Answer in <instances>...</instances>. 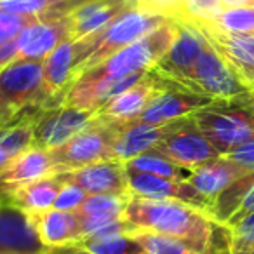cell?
<instances>
[{"mask_svg":"<svg viewBox=\"0 0 254 254\" xmlns=\"http://www.w3.org/2000/svg\"><path fill=\"white\" fill-rule=\"evenodd\" d=\"M18 60H19L18 39L9 40V42H5V44H0V71Z\"/></svg>","mask_w":254,"mask_h":254,"instance_id":"cell-37","label":"cell"},{"mask_svg":"<svg viewBox=\"0 0 254 254\" xmlns=\"http://www.w3.org/2000/svg\"><path fill=\"white\" fill-rule=\"evenodd\" d=\"M35 21H39V19L32 18V16L12 14V12L0 9V44H5L9 40L18 39L19 33Z\"/></svg>","mask_w":254,"mask_h":254,"instance_id":"cell-32","label":"cell"},{"mask_svg":"<svg viewBox=\"0 0 254 254\" xmlns=\"http://www.w3.org/2000/svg\"><path fill=\"white\" fill-rule=\"evenodd\" d=\"M225 7H249L254 5V0H221Z\"/></svg>","mask_w":254,"mask_h":254,"instance_id":"cell-40","label":"cell"},{"mask_svg":"<svg viewBox=\"0 0 254 254\" xmlns=\"http://www.w3.org/2000/svg\"><path fill=\"white\" fill-rule=\"evenodd\" d=\"M153 150L185 171L221 155L202 134L191 115L167 122L166 134Z\"/></svg>","mask_w":254,"mask_h":254,"instance_id":"cell-6","label":"cell"},{"mask_svg":"<svg viewBox=\"0 0 254 254\" xmlns=\"http://www.w3.org/2000/svg\"><path fill=\"white\" fill-rule=\"evenodd\" d=\"M127 233L145 249L146 254H204L193 244L166 233L152 230H132Z\"/></svg>","mask_w":254,"mask_h":254,"instance_id":"cell-26","label":"cell"},{"mask_svg":"<svg viewBox=\"0 0 254 254\" xmlns=\"http://www.w3.org/2000/svg\"><path fill=\"white\" fill-rule=\"evenodd\" d=\"M63 183H73L87 195H131L124 162L103 160L80 169L56 174Z\"/></svg>","mask_w":254,"mask_h":254,"instance_id":"cell-14","label":"cell"},{"mask_svg":"<svg viewBox=\"0 0 254 254\" xmlns=\"http://www.w3.org/2000/svg\"><path fill=\"white\" fill-rule=\"evenodd\" d=\"M230 232H232L230 254L254 249V212L246 219H242L239 225L232 226Z\"/></svg>","mask_w":254,"mask_h":254,"instance_id":"cell-33","label":"cell"},{"mask_svg":"<svg viewBox=\"0 0 254 254\" xmlns=\"http://www.w3.org/2000/svg\"><path fill=\"white\" fill-rule=\"evenodd\" d=\"M131 5L120 0H82L77 7L68 12L71 40H78L108 26L119 14Z\"/></svg>","mask_w":254,"mask_h":254,"instance_id":"cell-19","label":"cell"},{"mask_svg":"<svg viewBox=\"0 0 254 254\" xmlns=\"http://www.w3.org/2000/svg\"><path fill=\"white\" fill-rule=\"evenodd\" d=\"M233 254H254V249L253 251H242V253H233Z\"/></svg>","mask_w":254,"mask_h":254,"instance_id":"cell-42","label":"cell"},{"mask_svg":"<svg viewBox=\"0 0 254 254\" xmlns=\"http://www.w3.org/2000/svg\"><path fill=\"white\" fill-rule=\"evenodd\" d=\"M212 101L214 99L207 98V96L191 92L176 84H171L164 78L162 87L157 89L155 94L150 98L145 110L136 120L153 124V126H162V124H167L171 120L191 115L198 108Z\"/></svg>","mask_w":254,"mask_h":254,"instance_id":"cell-11","label":"cell"},{"mask_svg":"<svg viewBox=\"0 0 254 254\" xmlns=\"http://www.w3.org/2000/svg\"><path fill=\"white\" fill-rule=\"evenodd\" d=\"M191 23V21H188ZM219 56L247 82L254 91V35H240L223 30L216 21L191 23Z\"/></svg>","mask_w":254,"mask_h":254,"instance_id":"cell-10","label":"cell"},{"mask_svg":"<svg viewBox=\"0 0 254 254\" xmlns=\"http://www.w3.org/2000/svg\"><path fill=\"white\" fill-rule=\"evenodd\" d=\"M251 251H253V249H251Z\"/></svg>","mask_w":254,"mask_h":254,"instance_id":"cell-44","label":"cell"},{"mask_svg":"<svg viewBox=\"0 0 254 254\" xmlns=\"http://www.w3.org/2000/svg\"><path fill=\"white\" fill-rule=\"evenodd\" d=\"M113 122L117 126V131L112 145V160H119L124 164L153 150L166 134V124L153 126L139 120H127V122L113 120Z\"/></svg>","mask_w":254,"mask_h":254,"instance_id":"cell-17","label":"cell"},{"mask_svg":"<svg viewBox=\"0 0 254 254\" xmlns=\"http://www.w3.org/2000/svg\"><path fill=\"white\" fill-rule=\"evenodd\" d=\"M197 127L221 155L254 139V91L214 99L191 113Z\"/></svg>","mask_w":254,"mask_h":254,"instance_id":"cell-2","label":"cell"},{"mask_svg":"<svg viewBox=\"0 0 254 254\" xmlns=\"http://www.w3.org/2000/svg\"><path fill=\"white\" fill-rule=\"evenodd\" d=\"M40 254H92L89 253L85 247H82L80 244L73 242V244H64V246H53V247H46Z\"/></svg>","mask_w":254,"mask_h":254,"instance_id":"cell-39","label":"cell"},{"mask_svg":"<svg viewBox=\"0 0 254 254\" xmlns=\"http://www.w3.org/2000/svg\"><path fill=\"white\" fill-rule=\"evenodd\" d=\"M117 126L113 120L96 117L80 132L68 139L64 145L49 150L53 174L80 169L89 164L112 160V145Z\"/></svg>","mask_w":254,"mask_h":254,"instance_id":"cell-5","label":"cell"},{"mask_svg":"<svg viewBox=\"0 0 254 254\" xmlns=\"http://www.w3.org/2000/svg\"><path fill=\"white\" fill-rule=\"evenodd\" d=\"M126 171L129 191L134 197L155 198V200H180L204 212H209L211 209V200H207L190 181H174L169 178L153 176V174L132 169Z\"/></svg>","mask_w":254,"mask_h":254,"instance_id":"cell-13","label":"cell"},{"mask_svg":"<svg viewBox=\"0 0 254 254\" xmlns=\"http://www.w3.org/2000/svg\"><path fill=\"white\" fill-rule=\"evenodd\" d=\"M51 105L53 96L44 82L42 61L18 60L0 71V129Z\"/></svg>","mask_w":254,"mask_h":254,"instance_id":"cell-3","label":"cell"},{"mask_svg":"<svg viewBox=\"0 0 254 254\" xmlns=\"http://www.w3.org/2000/svg\"><path fill=\"white\" fill-rule=\"evenodd\" d=\"M126 169L139 171V173H148L153 176L160 178H169L174 181H188V171L181 169L180 166L173 164L171 160H167L164 155H160L155 150L143 153V155L136 157V159L129 160L124 164Z\"/></svg>","mask_w":254,"mask_h":254,"instance_id":"cell-27","label":"cell"},{"mask_svg":"<svg viewBox=\"0 0 254 254\" xmlns=\"http://www.w3.org/2000/svg\"><path fill=\"white\" fill-rule=\"evenodd\" d=\"M96 113L66 105L40 108L33 119V146L53 150L80 132Z\"/></svg>","mask_w":254,"mask_h":254,"instance_id":"cell-9","label":"cell"},{"mask_svg":"<svg viewBox=\"0 0 254 254\" xmlns=\"http://www.w3.org/2000/svg\"><path fill=\"white\" fill-rule=\"evenodd\" d=\"M174 21L178 28L176 39L162 60L152 68V71H155L171 84L190 91L191 73L202 51L207 46V40L191 23L180 21V19H174Z\"/></svg>","mask_w":254,"mask_h":254,"instance_id":"cell-7","label":"cell"},{"mask_svg":"<svg viewBox=\"0 0 254 254\" xmlns=\"http://www.w3.org/2000/svg\"><path fill=\"white\" fill-rule=\"evenodd\" d=\"M218 23L223 30L240 35H254V5L249 7H225Z\"/></svg>","mask_w":254,"mask_h":254,"instance_id":"cell-30","label":"cell"},{"mask_svg":"<svg viewBox=\"0 0 254 254\" xmlns=\"http://www.w3.org/2000/svg\"><path fill=\"white\" fill-rule=\"evenodd\" d=\"M244 174H247V171L226 159L225 155H219L188 171V181L207 200L212 202L226 187H230L233 181L242 178Z\"/></svg>","mask_w":254,"mask_h":254,"instance_id":"cell-21","label":"cell"},{"mask_svg":"<svg viewBox=\"0 0 254 254\" xmlns=\"http://www.w3.org/2000/svg\"><path fill=\"white\" fill-rule=\"evenodd\" d=\"M190 91L211 99H228L253 89L207 42L191 73Z\"/></svg>","mask_w":254,"mask_h":254,"instance_id":"cell-8","label":"cell"},{"mask_svg":"<svg viewBox=\"0 0 254 254\" xmlns=\"http://www.w3.org/2000/svg\"><path fill=\"white\" fill-rule=\"evenodd\" d=\"M225 157L235 162L237 166H240L247 173H254V139H249V141L239 145L232 152L225 153Z\"/></svg>","mask_w":254,"mask_h":254,"instance_id":"cell-35","label":"cell"},{"mask_svg":"<svg viewBox=\"0 0 254 254\" xmlns=\"http://www.w3.org/2000/svg\"><path fill=\"white\" fill-rule=\"evenodd\" d=\"M53 4L54 0H0V9L12 14L40 19Z\"/></svg>","mask_w":254,"mask_h":254,"instance_id":"cell-31","label":"cell"},{"mask_svg":"<svg viewBox=\"0 0 254 254\" xmlns=\"http://www.w3.org/2000/svg\"><path fill=\"white\" fill-rule=\"evenodd\" d=\"M176 21L171 19L169 23L155 28L148 35L129 44L124 49L117 51L103 63L89 68L80 75L91 78H122L139 71H150L171 49L176 39Z\"/></svg>","mask_w":254,"mask_h":254,"instance_id":"cell-4","label":"cell"},{"mask_svg":"<svg viewBox=\"0 0 254 254\" xmlns=\"http://www.w3.org/2000/svg\"><path fill=\"white\" fill-rule=\"evenodd\" d=\"M178 2H180V0H143V5L150 7L155 12H160V14L167 16V18L171 19L178 7Z\"/></svg>","mask_w":254,"mask_h":254,"instance_id":"cell-38","label":"cell"},{"mask_svg":"<svg viewBox=\"0 0 254 254\" xmlns=\"http://www.w3.org/2000/svg\"><path fill=\"white\" fill-rule=\"evenodd\" d=\"M11 160H12V157L9 155L7 152H5V148L2 146V143H0V173L4 171V167L7 166V164L11 162Z\"/></svg>","mask_w":254,"mask_h":254,"instance_id":"cell-41","label":"cell"},{"mask_svg":"<svg viewBox=\"0 0 254 254\" xmlns=\"http://www.w3.org/2000/svg\"><path fill=\"white\" fill-rule=\"evenodd\" d=\"M61 187V180L56 174L40 178V180L30 181L21 187L14 188L9 193L7 204L25 211L26 214H39V212L49 211L54 207Z\"/></svg>","mask_w":254,"mask_h":254,"instance_id":"cell-22","label":"cell"},{"mask_svg":"<svg viewBox=\"0 0 254 254\" xmlns=\"http://www.w3.org/2000/svg\"><path fill=\"white\" fill-rule=\"evenodd\" d=\"M61 183H63V181H61ZM87 197L89 195L85 193L80 187H77V185H73V183H63L53 209L75 212L82 204H84Z\"/></svg>","mask_w":254,"mask_h":254,"instance_id":"cell-34","label":"cell"},{"mask_svg":"<svg viewBox=\"0 0 254 254\" xmlns=\"http://www.w3.org/2000/svg\"><path fill=\"white\" fill-rule=\"evenodd\" d=\"M162 84L164 78L160 75H157L152 70L146 71V75L138 84L110 99L99 112H96V117H101L106 120H119V122L136 120L141 115L146 103L155 94L157 89L162 87Z\"/></svg>","mask_w":254,"mask_h":254,"instance_id":"cell-18","label":"cell"},{"mask_svg":"<svg viewBox=\"0 0 254 254\" xmlns=\"http://www.w3.org/2000/svg\"><path fill=\"white\" fill-rule=\"evenodd\" d=\"M253 212H254V185H253V188L247 191L246 198H244V202L240 204L239 211H237L235 214L232 216V219L226 223V226H228V228H232V226L239 225L242 219H246L247 216H251Z\"/></svg>","mask_w":254,"mask_h":254,"instance_id":"cell-36","label":"cell"},{"mask_svg":"<svg viewBox=\"0 0 254 254\" xmlns=\"http://www.w3.org/2000/svg\"><path fill=\"white\" fill-rule=\"evenodd\" d=\"M44 64V82L53 96V105H60L66 89L73 82L75 66V40L60 44L46 60Z\"/></svg>","mask_w":254,"mask_h":254,"instance_id":"cell-23","label":"cell"},{"mask_svg":"<svg viewBox=\"0 0 254 254\" xmlns=\"http://www.w3.org/2000/svg\"><path fill=\"white\" fill-rule=\"evenodd\" d=\"M77 244L92 254H146L145 249L129 233H115L108 237H84Z\"/></svg>","mask_w":254,"mask_h":254,"instance_id":"cell-28","label":"cell"},{"mask_svg":"<svg viewBox=\"0 0 254 254\" xmlns=\"http://www.w3.org/2000/svg\"><path fill=\"white\" fill-rule=\"evenodd\" d=\"M254 185V173H247L237 181H233L230 187H226L214 200L211 202V209L207 214L219 225H226L232 219V216L239 211L240 204L246 198L247 191Z\"/></svg>","mask_w":254,"mask_h":254,"instance_id":"cell-25","label":"cell"},{"mask_svg":"<svg viewBox=\"0 0 254 254\" xmlns=\"http://www.w3.org/2000/svg\"><path fill=\"white\" fill-rule=\"evenodd\" d=\"M146 71H139L134 75H127L122 78H91L85 75H78L70 87L66 89L60 105L73 106V108L87 110V112H99L110 99L119 96L120 92L136 85Z\"/></svg>","mask_w":254,"mask_h":254,"instance_id":"cell-12","label":"cell"},{"mask_svg":"<svg viewBox=\"0 0 254 254\" xmlns=\"http://www.w3.org/2000/svg\"><path fill=\"white\" fill-rule=\"evenodd\" d=\"M28 216L40 242L46 247L73 244L82 239V225L77 212L49 209Z\"/></svg>","mask_w":254,"mask_h":254,"instance_id":"cell-20","label":"cell"},{"mask_svg":"<svg viewBox=\"0 0 254 254\" xmlns=\"http://www.w3.org/2000/svg\"><path fill=\"white\" fill-rule=\"evenodd\" d=\"M131 195H89L77 209L82 225V237L105 226L106 223L124 218V211Z\"/></svg>","mask_w":254,"mask_h":254,"instance_id":"cell-24","label":"cell"},{"mask_svg":"<svg viewBox=\"0 0 254 254\" xmlns=\"http://www.w3.org/2000/svg\"><path fill=\"white\" fill-rule=\"evenodd\" d=\"M46 249L25 211L0 204V254H40Z\"/></svg>","mask_w":254,"mask_h":254,"instance_id":"cell-16","label":"cell"},{"mask_svg":"<svg viewBox=\"0 0 254 254\" xmlns=\"http://www.w3.org/2000/svg\"><path fill=\"white\" fill-rule=\"evenodd\" d=\"M171 19L145 5L127 7L108 26L84 39L75 40V66L73 80L85 70L103 63L106 58L124 49L129 44L143 39Z\"/></svg>","mask_w":254,"mask_h":254,"instance_id":"cell-1","label":"cell"},{"mask_svg":"<svg viewBox=\"0 0 254 254\" xmlns=\"http://www.w3.org/2000/svg\"><path fill=\"white\" fill-rule=\"evenodd\" d=\"M54 2H60V0H54Z\"/></svg>","mask_w":254,"mask_h":254,"instance_id":"cell-43","label":"cell"},{"mask_svg":"<svg viewBox=\"0 0 254 254\" xmlns=\"http://www.w3.org/2000/svg\"><path fill=\"white\" fill-rule=\"evenodd\" d=\"M223 11H225V5H223L221 0H180L171 19L209 23L218 21Z\"/></svg>","mask_w":254,"mask_h":254,"instance_id":"cell-29","label":"cell"},{"mask_svg":"<svg viewBox=\"0 0 254 254\" xmlns=\"http://www.w3.org/2000/svg\"><path fill=\"white\" fill-rule=\"evenodd\" d=\"M71 40L68 16L56 19H39L18 37L19 60L44 61L60 44Z\"/></svg>","mask_w":254,"mask_h":254,"instance_id":"cell-15","label":"cell"}]
</instances>
